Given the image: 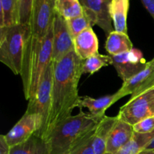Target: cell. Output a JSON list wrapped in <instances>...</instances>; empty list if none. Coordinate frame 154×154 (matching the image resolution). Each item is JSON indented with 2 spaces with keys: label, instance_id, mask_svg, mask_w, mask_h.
<instances>
[{
  "label": "cell",
  "instance_id": "obj_2",
  "mask_svg": "<svg viewBox=\"0 0 154 154\" xmlns=\"http://www.w3.org/2000/svg\"><path fill=\"white\" fill-rule=\"evenodd\" d=\"M54 22V21H53ZM53 24L42 38L29 35L20 76L26 100L35 95L48 66L52 63Z\"/></svg>",
  "mask_w": 154,
  "mask_h": 154
},
{
  "label": "cell",
  "instance_id": "obj_14",
  "mask_svg": "<svg viewBox=\"0 0 154 154\" xmlns=\"http://www.w3.org/2000/svg\"><path fill=\"white\" fill-rule=\"evenodd\" d=\"M134 132L133 126L119 118L108 138L106 154H115L132 139Z\"/></svg>",
  "mask_w": 154,
  "mask_h": 154
},
{
  "label": "cell",
  "instance_id": "obj_9",
  "mask_svg": "<svg viewBox=\"0 0 154 154\" xmlns=\"http://www.w3.org/2000/svg\"><path fill=\"white\" fill-rule=\"evenodd\" d=\"M42 126L43 121L40 116L25 113L5 137L9 146L14 147L29 139L41 130Z\"/></svg>",
  "mask_w": 154,
  "mask_h": 154
},
{
  "label": "cell",
  "instance_id": "obj_21",
  "mask_svg": "<svg viewBox=\"0 0 154 154\" xmlns=\"http://www.w3.org/2000/svg\"><path fill=\"white\" fill-rule=\"evenodd\" d=\"M153 139L154 131L146 134L134 132L132 139L115 154H138L145 149Z\"/></svg>",
  "mask_w": 154,
  "mask_h": 154
},
{
  "label": "cell",
  "instance_id": "obj_13",
  "mask_svg": "<svg viewBox=\"0 0 154 154\" xmlns=\"http://www.w3.org/2000/svg\"><path fill=\"white\" fill-rule=\"evenodd\" d=\"M124 96H126V95L120 90L112 95H107L97 99L87 96H80L77 102L76 108H79L80 109L86 108L93 115L104 117L106 110Z\"/></svg>",
  "mask_w": 154,
  "mask_h": 154
},
{
  "label": "cell",
  "instance_id": "obj_8",
  "mask_svg": "<svg viewBox=\"0 0 154 154\" xmlns=\"http://www.w3.org/2000/svg\"><path fill=\"white\" fill-rule=\"evenodd\" d=\"M111 57L112 59V66L123 82H126L141 72L147 63L141 51L135 48L123 54Z\"/></svg>",
  "mask_w": 154,
  "mask_h": 154
},
{
  "label": "cell",
  "instance_id": "obj_24",
  "mask_svg": "<svg viewBox=\"0 0 154 154\" xmlns=\"http://www.w3.org/2000/svg\"><path fill=\"white\" fill-rule=\"evenodd\" d=\"M66 22H67L69 32L73 38L87 29L93 27L91 23L85 14L78 17L72 18V19L66 20Z\"/></svg>",
  "mask_w": 154,
  "mask_h": 154
},
{
  "label": "cell",
  "instance_id": "obj_10",
  "mask_svg": "<svg viewBox=\"0 0 154 154\" xmlns=\"http://www.w3.org/2000/svg\"><path fill=\"white\" fill-rule=\"evenodd\" d=\"M84 8V14L91 23L92 26L97 25L108 37L114 30L110 16L109 7L111 0H79Z\"/></svg>",
  "mask_w": 154,
  "mask_h": 154
},
{
  "label": "cell",
  "instance_id": "obj_30",
  "mask_svg": "<svg viewBox=\"0 0 154 154\" xmlns=\"http://www.w3.org/2000/svg\"><path fill=\"white\" fill-rule=\"evenodd\" d=\"M138 154H154V150H150V149H144L139 152Z\"/></svg>",
  "mask_w": 154,
  "mask_h": 154
},
{
  "label": "cell",
  "instance_id": "obj_20",
  "mask_svg": "<svg viewBox=\"0 0 154 154\" xmlns=\"http://www.w3.org/2000/svg\"><path fill=\"white\" fill-rule=\"evenodd\" d=\"M0 28L20 24L19 0H0Z\"/></svg>",
  "mask_w": 154,
  "mask_h": 154
},
{
  "label": "cell",
  "instance_id": "obj_4",
  "mask_svg": "<svg viewBox=\"0 0 154 154\" xmlns=\"http://www.w3.org/2000/svg\"><path fill=\"white\" fill-rule=\"evenodd\" d=\"M29 25L20 23L0 28V61L14 75L21 74Z\"/></svg>",
  "mask_w": 154,
  "mask_h": 154
},
{
  "label": "cell",
  "instance_id": "obj_1",
  "mask_svg": "<svg viewBox=\"0 0 154 154\" xmlns=\"http://www.w3.org/2000/svg\"><path fill=\"white\" fill-rule=\"evenodd\" d=\"M53 63L52 101L48 124L41 138L45 141L53 129L72 116L76 108L78 96V84L84 60L76 54L75 50Z\"/></svg>",
  "mask_w": 154,
  "mask_h": 154
},
{
  "label": "cell",
  "instance_id": "obj_12",
  "mask_svg": "<svg viewBox=\"0 0 154 154\" xmlns=\"http://www.w3.org/2000/svg\"><path fill=\"white\" fill-rule=\"evenodd\" d=\"M154 88V57L147 62L146 67L130 79L123 82L120 89L126 96L135 98Z\"/></svg>",
  "mask_w": 154,
  "mask_h": 154
},
{
  "label": "cell",
  "instance_id": "obj_7",
  "mask_svg": "<svg viewBox=\"0 0 154 154\" xmlns=\"http://www.w3.org/2000/svg\"><path fill=\"white\" fill-rule=\"evenodd\" d=\"M57 0H34L30 20V35L42 38L52 26Z\"/></svg>",
  "mask_w": 154,
  "mask_h": 154
},
{
  "label": "cell",
  "instance_id": "obj_11",
  "mask_svg": "<svg viewBox=\"0 0 154 154\" xmlns=\"http://www.w3.org/2000/svg\"><path fill=\"white\" fill-rule=\"evenodd\" d=\"M74 50L73 38L66 20L55 11L53 22L52 62L60 60Z\"/></svg>",
  "mask_w": 154,
  "mask_h": 154
},
{
  "label": "cell",
  "instance_id": "obj_28",
  "mask_svg": "<svg viewBox=\"0 0 154 154\" xmlns=\"http://www.w3.org/2000/svg\"><path fill=\"white\" fill-rule=\"evenodd\" d=\"M11 147L8 144L5 135L0 136V154H10Z\"/></svg>",
  "mask_w": 154,
  "mask_h": 154
},
{
  "label": "cell",
  "instance_id": "obj_25",
  "mask_svg": "<svg viewBox=\"0 0 154 154\" xmlns=\"http://www.w3.org/2000/svg\"><path fill=\"white\" fill-rule=\"evenodd\" d=\"M34 0H19L20 23L29 25Z\"/></svg>",
  "mask_w": 154,
  "mask_h": 154
},
{
  "label": "cell",
  "instance_id": "obj_18",
  "mask_svg": "<svg viewBox=\"0 0 154 154\" xmlns=\"http://www.w3.org/2000/svg\"><path fill=\"white\" fill-rule=\"evenodd\" d=\"M133 49V44L128 34L114 30L107 37L105 50L108 55L115 56L123 54Z\"/></svg>",
  "mask_w": 154,
  "mask_h": 154
},
{
  "label": "cell",
  "instance_id": "obj_19",
  "mask_svg": "<svg viewBox=\"0 0 154 154\" xmlns=\"http://www.w3.org/2000/svg\"><path fill=\"white\" fill-rule=\"evenodd\" d=\"M10 154H50V149L48 142L35 134L25 142L11 147Z\"/></svg>",
  "mask_w": 154,
  "mask_h": 154
},
{
  "label": "cell",
  "instance_id": "obj_17",
  "mask_svg": "<svg viewBox=\"0 0 154 154\" xmlns=\"http://www.w3.org/2000/svg\"><path fill=\"white\" fill-rule=\"evenodd\" d=\"M129 9V0H111L109 12L115 31L128 34L127 17Z\"/></svg>",
  "mask_w": 154,
  "mask_h": 154
},
{
  "label": "cell",
  "instance_id": "obj_31",
  "mask_svg": "<svg viewBox=\"0 0 154 154\" xmlns=\"http://www.w3.org/2000/svg\"><path fill=\"white\" fill-rule=\"evenodd\" d=\"M145 149H150V150H154V139L151 141V142L150 143V144H148V145H147V147H146Z\"/></svg>",
  "mask_w": 154,
  "mask_h": 154
},
{
  "label": "cell",
  "instance_id": "obj_3",
  "mask_svg": "<svg viewBox=\"0 0 154 154\" xmlns=\"http://www.w3.org/2000/svg\"><path fill=\"white\" fill-rule=\"evenodd\" d=\"M103 117L80 109L78 114L62 121L53 129L46 140L50 154H70L80 143L94 132Z\"/></svg>",
  "mask_w": 154,
  "mask_h": 154
},
{
  "label": "cell",
  "instance_id": "obj_29",
  "mask_svg": "<svg viewBox=\"0 0 154 154\" xmlns=\"http://www.w3.org/2000/svg\"><path fill=\"white\" fill-rule=\"evenodd\" d=\"M141 2L154 20V0H141Z\"/></svg>",
  "mask_w": 154,
  "mask_h": 154
},
{
  "label": "cell",
  "instance_id": "obj_27",
  "mask_svg": "<svg viewBox=\"0 0 154 154\" xmlns=\"http://www.w3.org/2000/svg\"><path fill=\"white\" fill-rule=\"evenodd\" d=\"M134 132L146 134L154 131V117H148L141 120L133 126Z\"/></svg>",
  "mask_w": 154,
  "mask_h": 154
},
{
  "label": "cell",
  "instance_id": "obj_22",
  "mask_svg": "<svg viewBox=\"0 0 154 154\" xmlns=\"http://www.w3.org/2000/svg\"><path fill=\"white\" fill-rule=\"evenodd\" d=\"M55 11L66 20L72 19L84 14V8L79 0H57Z\"/></svg>",
  "mask_w": 154,
  "mask_h": 154
},
{
  "label": "cell",
  "instance_id": "obj_6",
  "mask_svg": "<svg viewBox=\"0 0 154 154\" xmlns=\"http://www.w3.org/2000/svg\"><path fill=\"white\" fill-rule=\"evenodd\" d=\"M117 116L132 126L144 119L154 117V88L130 98L120 108Z\"/></svg>",
  "mask_w": 154,
  "mask_h": 154
},
{
  "label": "cell",
  "instance_id": "obj_16",
  "mask_svg": "<svg viewBox=\"0 0 154 154\" xmlns=\"http://www.w3.org/2000/svg\"><path fill=\"white\" fill-rule=\"evenodd\" d=\"M118 116H104L93 135V147L95 154H106V146L113 128L118 120Z\"/></svg>",
  "mask_w": 154,
  "mask_h": 154
},
{
  "label": "cell",
  "instance_id": "obj_15",
  "mask_svg": "<svg viewBox=\"0 0 154 154\" xmlns=\"http://www.w3.org/2000/svg\"><path fill=\"white\" fill-rule=\"evenodd\" d=\"M77 55L83 60L99 54V40L93 28L87 29L73 38Z\"/></svg>",
  "mask_w": 154,
  "mask_h": 154
},
{
  "label": "cell",
  "instance_id": "obj_23",
  "mask_svg": "<svg viewBox=\"0 0 154 154\" xmlns=\"http://www.w3.org/2000/svg\"><path fill=\"white\" fill-rule=\"evenodd\" d=\"M112 65V59L110 55L103 54H95L84 60L82 67L83 74L93 75L102 68Z\"/></svg>",
  "mask_w": 154,
  "mask_h": 154
},
{
  "label": "cell",
  "instance_id": "obj_26",
  "mask_svg": "<svg viewBox=\"0 0 154 154\" xmlns=\"http://www.w3.org/2000/svg\"><path fill=\"white\" fill-rule=\"evenodd\" d=\"M93 133L86 138L82 142L80 143L70 154H95L93 147Z\"/></svg>",
  "mask_w": 154,
  "mask_h": 154
},
{
  "label": "cell",
  "instance_id": "obj_5",
  "mask_svg": "<svg viewBox=\"0 0 154 154\" xmlns=\"http://www.w3.org/2000/svg\"><path fill=\"white\" fill-rule=\"evenodd\" d=\"M53 87V63L48 66L44 75L38 89L32 99L29 100L26 113L37 114L40 116L43 121V126L35 135H41L43 133L50 117L52 101Z\"/></svg>",
  "mask_w": 154,
  "mask_h": 154
}]
</instances>
